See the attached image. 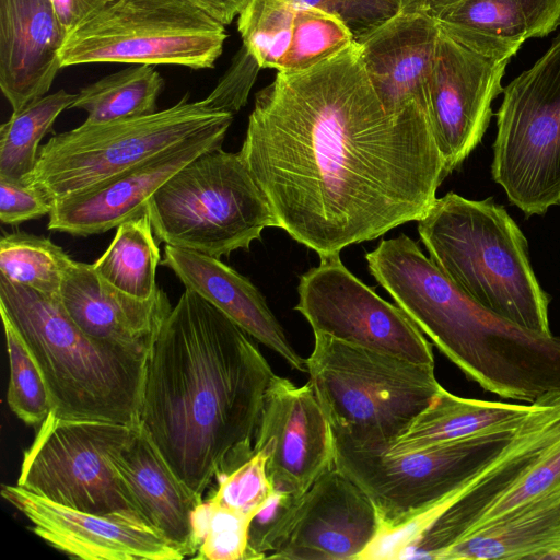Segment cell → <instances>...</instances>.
Returning <instances> with one entry per match:
<instances>
[{
  "label": "cell",
  "mask_w": 560,
  "mask_h": 560,
  "mask_svg": "<svg viewBox=\"0 0 560 560\" xmlns=\"http://www.w3.org/2000/svg\"><path fill=\"white\" fill-rule=\"evenodd\" d=\"M109 463L130 506L184 556L197 547L192 516L203 501L174 472L148 433L140 427Z\"/></svg>",
  "instance_id": "obj_23"
},
{
  "label": "cell",
  "mask_w": 560,
  "mask_h": 560,
  "mask_svg": "<svg viewBox=\"0 0 560 560\" xmlns=\"http://www.w3.org/2000/svg\"><path fill=\"white\" fill-rule=\"evenodd\" d=\"M147 212L161 242L219 259L248 250L266 228H278L240 153L221 147L197 155L167 179Z\"/></svg>",
  "instance_id": "obj_7"
},
{
  "label": "cell",
  "mask_w": 560,
  "mask_h": 560,
  "mask_svg": "<svg viewBox=\"0 0 560 560\" xmlns=\"http://www.w3.org/2000/svg\"><path fill=\"white\" fill-rule=\"evenodd\" d=\"M1 495L48 545L84 560H180L185 556L132 510L95 514L49 501L19 485Z\"/></svg>",
  "instance_id": "obj_16"
},
{
  "label": "cell",
  "mask_w": 560,
  "mask_h": 560,
  "mask_svg": "<svg viewBox=\"0 0 560 560\" xmlns=\"http://www.w3.org/2000/svg\"><path fill=\"white\" fill-rule=\"evenodd\" d=\"M56 298L89 337L141 352H149L173 307L161 288L150 299H139L108 283L92 264L77 260L68 267Z\"/></svg>",
  "instance_id": "obj_20"
},
{
  "label": "cell",
  "mask_w": 560,
  "mask_h": 560,
  "mask_svg": "<svg viewBox=\"0 0 560 560\" xmlns=\"http://www.w3.org/2000/svg\"><path fill=\"white\" fill-rule=\"evenodd\" d=\"M247 514L202 501L195 510L194 535L197 551L194 559L246 560L248 530Z\"/></svg>",
  "instance_id": "obj_35"
},
{
  "label": "cell",
  "mask_w": 560,
  "mask_h": 560,
  "mask_svg": "<svg viewBox=\"0 0 560 560\" xmlns=\"http://www.w3.org/2000/svg\"><path fill=\"white\" fill-rule=\"evenodd\" d=\"M558 490H560V442L503 494L478 524Z\"/></svg>",
  "instance_id": "obj_38"
},
{
  "label": "cell",
  "mask_w": 560,
  "mask_h": 560,
  "mask_svg": "<svg viewBox=\"0 0 560 560\" xmlns=\"http://www.w3.org/2000/svg\"><path fill=\"white\" fill-rule=\"evenodd\" d=\"M417 222L429 258L462 292L521 327L551 334L550 299L529 262L526 237L502 206L450 191Z\"/></svg>",
  "instance_id": "obj_5"
},
{
  "label": "cell",
  "mask_w": 560,
  "mask_h": 560,
  "mask_svg": "<svg viewBox=\"0 0 560 560\" xmlns=\"http://www.w3.org/2000/svg\"><path fill=\"white\" fill-rule=\"evenodd\" d=\"M226 38L225 25L185 0H114L67 36L60 61L211 69Z\"/></svg>",
  "instance_id": "obj_9"
},
{
  "label": "cell",
  "mask_w": 560,
  "mask_h": 560,
  "mask_svg": "<svg viewBox=\"0 0 560 560\" xmlns=\"http://www.w3.org/2000/svg\"><path fill=\"white\" fill-rule=\"evenodd\" d=\"M306 368L334 439L369 451L386 452L442 388L433 365L324 334H314Z\"/></svg>",
  "instance_id": "obj_6"
},
{
  "label": "cell",
  "mask_w": 560,
  "mask_h": 560,
  "mask_svg": "<svg viewBox=\"0 0 560 560\" xmlns=\"http://www.w3.org/2000/svg\"><path fill=\"white\" fill-rule=\"evenodd\" d=\"M75 97L77 94L61 89L12 113L0 126V178L31 182L42 139Z\"/></svg>",
  "instance_id": "obj_29"
},
{
  "label": "cell",
  "mask_w": 560,
  "mask_h": 560,
  "mask_svg": "<svg viewBox=\"0 0 560 560\" xmlns=\"http://www.w3.org/2000/svg\"><path fill=\"white\" fill-rule=\"evenodd\" d=\"M520 427L398 454L355 448L335 440V467L371 499L381 525H393L463 488L504 451Z\"/></svg>",
  "instance_id": "obj_11"
},
{
  "label": "cell",
  "mask_w": 560,
  "mask_h": 560,
  "mask_svg": "<svg viewBox=\"0 0 560 560\" xmlns=\"http://www.w3.org/2000/svg\"><path fill=\"white\" fill-rule=\"evenodd\" d=\"M67 36L51 0H0V89L13 112L48 93Z\"/></svg>",
  "instance_id": "obj_22"
},
{
  "label": "cell",
  "mask_w": 560,
  "mask_h": 560,
  "mask_svg": "<svg viewBox=\"0 0 560 560\" xmlns=\"http://www.w3.org/2000/svg\"><path fill=\"white\" fill-rule=\"evenodd\" d=\"M338 16L354 39L399 11L393 0H296Z\"/></svg>",
  "instance_id": "obj_41"
},
{
  "label": "cell",
  "mask_w": 560,
  "mask_h": 560,
  "mask_svg": "<svg viewBox=\"0 0 560 560\" xmlns=\"http://www.w3.org/2000/svg\"><path fill=\"white\" fill-rule=\"evenodd\" d=\"M233 115L185 95L151 115L83 122L54 135L39 149L31 183L52 200L100 184L172 147L226 121Z\"/></svg>",
  "instance_id": "obj_8"
},
{
  "label": "cell",
  "mask_w": 560,
  "mask_h": 560,
  "mask_svg": "<svg viewBox=\"0 0 560 560\" xmlns=\"http://www.w3.org/2000/svg\"><path fill=\"white\" fill-rule=\"evenodd\" d=\"M254 448L269 453L267 470L275 489L299 495L335 467L334 432L310 383L298 386L272 376Z\"/></svg>",
  "instance_id": "obj_17"
},
{
  "label": "cell",
  "mask_w": 560,
  "mask_h": 560,
  "mask_svg": "<svg viewBox=\"0 0 560 560\" xmlns=\"http://www.w3.org/2000/svg\"><path fill=\"white\" fill-rule=\"evenodd\" d=\"M537 406L538 399L513 404L463 398L442 387L386 453L410 452L490 430L515 429Z\"/></svg>",
  "instance_id": "obj_26"
},
{
  "label": "cell",
  "mask_w": 560,
  "mask_h": 560,
  "mask_svg": "<svg viewBox=\"0 0 560 560\" xmlns=\"http://www.w3.org/2000/svg\"><path fill=\"white\" fill-rule=\"evenodd\" d=\"M526 15L532 37H544L560 25V0H516Z\"/></svg>",
  "instance_id": "obj_42"
},
{
  "label": "cell",
  "mask_w": 560,
  "mask_h": 560,
  "mask_svg": "<svg viewBox=\"0 0 560 560\" xmlns=\"http://www.w3.org/2000/svg\"><path fill=\"white\" fill-rule=\"evenodd\" d=\"M380 284L470 381L532 404L560 393V338L521 327L476 303L417 244L397 250Z\"/></svg>",
  "instance_id": "obj_3"
},
{
  "label": "cell",
  "mask_w": 560,
  "mask_h": 560,
  "mask_svg": "<svg viewBox=\"0 0 560 560\" xmlns=\"http://www.w3.org/2000/svg\"><path fill=\"white\" fill-rule=\"evenodd\" d=\"M52 199L31 182L0 178V221L19 225L49 215Z\"/></svg>",
  "instance_id": "obj_40"
},
{
  "label": "cell",
  "mask_w": 560,
  "mask_h": 560,
  "mask_svg": "<svg viewBox=\"0 0 560 560\" xmlns=\"http://www.w3.org/2000/svg\"><path fill=\"white\" fill-rule=\"evenodd\" d=\"M161 265L171 269L185 289L191 290L225 314L254 339L278 353L293 370L307 372L265 296L232 267L198 252L165 245Z\"/></svg>",
  "instance_id": "obj_24"
},
{
  "label": "cell",
  "mask_w": 560,
  "mask_h": 560,
  "mask_svg": "<svg viewBox=\"0 0 560 560\" xmlns=\"http://www.w3.org/2000/svg\"><path fill=\"white\" fill-rule=\"evenodd\" d=\"M273 375L250 335L185 289L149 350L139 424L202 499L253 453Z\"/></svg>",
  "instance_id": "obj_2"
},
{
  "label": "cell",
  "mask_w": 560,
  "mask_h": 560,
  "mask_svg": "<svg viewBox=\"0 0 560 560\" xmlns=\"http://www.w3.org/2000/svg\"><path fill=\"white\" fill-rule=\"evenodd\" d=\"M380 527L371 499L334 467L302 495L288 537L269 559L359 560Z\"/></svg>",
  "instance_id": "obj_19"
},
{
  "label": "cell",
  "mask_w": 560,
  "mask_h": 560,
  "mask_svg": "<svg viewBox=\"0 0 560 560\" xmlns=\"http://www.w3.org/2000/svg\"><path fill=\"white\" fill-rule=\"evenodd\" d=\"M440 28L424 10H399L355 38L369 79L388 112L411 102L427 110Z\"/></svg>",
  "instance_id": "obj_21"
},
{
  "label": "cell",
  "mask_w": 560,
  "mask_h": 560,
  "mask_svg": "<svg viewBox=\"0 0 560 560\" xmlns=\"http://www.w3.org/2000/svg\"><path fill=\"white\" fill-rule=\"evenodd\" d=\"M231 124L217 125L100 184L54 199L47 229L90 236L145 213L167 179L197 155L222 145Z\"/></svg>",
  "instance_id": "obj_18"
},
{
  "label": "cell",
  "mask_w": 560,
  "mask_h": 560,
  "mask_svg": "<svg viewBox=\"0 0 560 560\" xmlns=\"http://www.w3.org/2000/svg\"><path fill=\"white\" fill-rule=\"evenodd\" d=\"M296 0H249L237 16L243 46L261 69L280 70L291 47Z\"/></svg>",
  "instance_id": "obj_32"
},
{
  "label": "cell",
  "mask_w": 560,
  "mask_h": 560,
  "mask_svg": "<svg viewBox=\"0 0 560 560\" xmlns=\"http://www.w3.org/2000/svg\"><path fill=\"white\" fill-rule=\"evenodd\" d=\"M354 36L336 15L299 3L294 34L278 72H296L329 59L353 42Z\"/></svg>",
  "instance_id": "obj_34"
},
{
  "label": "cell",
  "mask_w": 560,
  "mask_h": 560,
  "mask_svg": "<svg viewBox=\"0 0 560 560\" xmlns=\"http://www.w3.org/2000/svg\"><path fill=\"white\" fill-rule=\"evenodd\" d=\"M424 11L444 31H463L522 45L530 28L516 0H428Z\"/></svg>",
  "instance_id": "obj_31"
},
{
  "label": "cell",
  "mask_w": 560,
  "mask_h": 560,
  "mask_svg": "<svg viewBox=\"0 0 560 560\" xmlns=\"http://www.w3.org/2000/svg\"><path fill=\"white\" fill-rule=\"evenodd\" d=\"M223 25L238 16L249 0H185Z\"/></svg>",
  "instance_id": "obj_44"
},
{
  "label": "cell",
  "mask_w": 560,
  "mask_h": 560,
  "mask_svg": "<svg viewBox=\"0 0 560 560\" xmlns=\"http://www.w3.org/2000/svg\"><path fill=\"white\" fill-rule=\"evenodd\" d=\"M10 364L8 405L28 425H40L52 411L50 395L42 372L22 336L0 310Z\"/></svg>",
  "instance_id": "obj_33"
},
{
  "label": "cell",
  "mask_w": 560,
  "mask_h": 560,
  "mask_svg": "<svg viewBox=\"0 0 560 560\" xmlns=\"http://www.w3.org/2000/svg\"><path fill=\"white\" fill-rule=\"evenodd\" d=\"M72 258L48 237L18 231L0 240V276L48 296H57Z\"/></svg>",
  "instance_id": "obj_30"
},
{
  "label": "cell",
  "mask_w": 560,
  "mask_h": 560,
  "mask_svg": "<svg viewBox=\"0 0 560 560\" xmlns=\"http://www.w3.org/2000/svg\"><path fill=\"white\" fill-rule=\"evenodd\" d=\"M260 66L242 45L213 91L203 100L212 109L235 115L247 103Z\"/></svg>",
  "instance_id": "obj_39"
},
{
  "label": "cell",
  "mask_w": 560,
  "mask_h": 560,
  "mask_svg": "<svg viewBox=\"0 0 560 560\" xmlns=\"http://www.w3.org/2000/svg\"><path fill=\"white\" fill-rule=\"evenodd\" d=\"M299 311L314 334L434 366L431 343L397 305L378 296L351 273L340 255L322 257L300 277Z\"/></svg>",
  "instance_id": "obj_15"
},
{
  "label": "cell",
  "mask_w": 560,
  "mask_h": 560,
  "mask_svg": "<svg viewBox=\"0 0 560 560\" xmlns=\"http://www.w3.org/2000/svg\"><path fill=\"white\" fill-rule=\"evenodd\" d=\"M163 89L154 66L132 65L81 89L70 108L86 112V124L147 116L158 112Z\"/></svg>",
  "instance_id": "obj_27"
},
{
  "label": "cell",
  "mask_w": 560,
  "mask_h": 560,
  "mask_svg": "<svg viewBox=\"0 0 560 560\" xmlns=\"http://www.w3.org/2000/svg\"><path fill=\"white\" fill-rule=\"evenodd\" d=\"M521 46L440 28L427 115L447 175L481 141L492 116V102L503 92L505 68Z\"/></svg>",
  "instance_id": "obj_14"
},
{
  "label": "cell",
  "mask_w": 560,
  "mask_h": 560,
  "mask_svg": "<svg viewBox=\"0 0 560 560\" xmlns=\"http://www.w3.org/2000/svg\"><path fill=\"white\" fill-rule=\"evenodd\" d=\"M148 212L124 222L116 228L105 252L92 264L93 268L125 293L150 299L159 289L155 276L161 264Z\"/></svg>",
  "instance_id": "obj_28"
},
{
  "label": "cell",
  "mask_w": 560,
  "mask_h": 560,
  "mask_svg": "<svg viewBox=\"0 0 560 560\" xmlns=\"http://www.w3.org/2000/svg\"><path fill=\"white\" fill-rule=\"evenodd\" d=\"M560 442V393L538 399L504 451L463 488L398 524L382 542L399 560H440L486 512Z\"/></svg>",
  "instance_id": "obj_12"
},
{
  "label": "cell",
  "mask_w": 560,
  "mask_h": 560,
  "mask_svg": "<svg viewBox=\"0 0 560 560\" xmlns=\"http://www.w3.org/2000/svg\"><path fill=\"white\" fill-rule=\"evenodd\" d=\"M492 177L527 217L560 203V35L503 89Z\"/></svg>",
  "instance_id": "obj_10"
},
{
  "label": "cell",
  "mask_w": 560,
  "mask_h": 560,
  "mask_svg": "<svg viewBox=\"0 0 560 560\" xmlns=\"http://www.w3.org/2000/svg\"><path fill=\"white\" fill-rule=\"evenodd\" d=\"M0 310L12 320L36 361L57 416L139 425L149 352L89 337L56 296L2 276Z\"/></svg>",
  "instance_id": "obj_4"
},
{
  "label": "cell",
  "mask_w": 560,
  "mask_h": 560,
  "mask_svg": "<svg viewBox=\"0 0 560 560\" xmlns=\"http://www.w3.org/2000/svg\"><path fill=\"white\" fill-rule=\"evenodd\" d=\"M268 457L266 448H253L245 462L217 479V489L207 500L221 508L255 515L275 491L267 470Z\"/></svg>",
  "instance_id": "obj_36"
},
{
  "label": "cell",
  "mask_w": 560,
  "mask_h": 560,
  "mask_svg": "<svg viewBox=\"0 0 560 560\" xmlns=\"http://www.w3.org/2000/svg\"><path fill=\"white\" fill-rule=\"evenodd\" d=\"M114 0H51L57 16L69 35Z\"/></svg>",
  "instance_id": "obj_43"
},
{
  "label": "cell",
  "mask_w": 560,
  "mask_h": 560,
  "mask_svg": "<svg viewBox=\"0 0 560 560\" xmlns=\"http://www.w3.org/2000/svg\"><path fill=\"white\" fill-rule=\"evenodd\" d=\"M560 559V490L489 518L440 560Z\"/></svg>",
  "instance_id": "obj_25"
},
{
  "label": "cell",
  "mask_w": 560,
  "mask_h": 560,
  "mask_svg": "<svg viewBox=\"0 0 560 560\" xmlns=\"http://www.w3.org/2000/svg\"><path fill=\"white\" fill-rule=\"evenodd\" d=\"M138 427L67 419L51 411L23 453L16 485L79 511H135L121 491L109 454L124 446Z\"/></svg>",
  "instance_id": "obj_13"
},
{
  "label": "cell",
  "mask_w": 560,
  "mask_h": 560,
  "mask_svg": "<svg viewBox=\"0 0 560 560\" xmlns=\"http://www.w3.org/2000/svg\"><path fill=\"white\" fill-rule=\"evenodd\" d=\"M399 10H424L428 0H393Z\"/></svg>",
  "instance_id": "obj_45"
},
{
  "label": "cell",
  "mask_w": 560,
  "mask_h": 560,
  "mask_svg": "<svg viewBox=\"0 0 560 560\" xmlns=\"http://www.w3.org/2000/svg\"><path fill=\"white\" fill-rule=\"evenodd\" d=\"M302 495L275 489L249 524L246 560L269 559L288 537Z\"/></svg>",
  "instance_id": "obj_37"
},
{
  "label": "cell",
  "mask_w": 560,
  "mask_h": 560,
  "mask_svg": "<svg viewBox=\"0 0 560 560\" xmlns=\"http://www.w3.org/2000/svg\"><path fill=\"white\" fill-rule=\"evenodd\" d=\"M277 220L319 258L418 221L447 176L425 107L388 112L354 40L255 96L240 150Z\"/></svg>",
  "instance_id": "obj_1"
}]
</instances>
